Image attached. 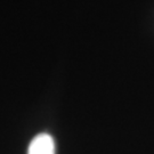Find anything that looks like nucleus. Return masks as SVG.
<instances>
[{
	"instance_id": "f257e3e1",
	"label": "nucleus",
	"mask_w": 154,
	"mask_h": 154,
	"mask_svg": "<svg viewBox=\"0 0 154 154\" xmlns=\"http://www.w3.org/2000/svg\"><path fill=\"white\" fill-rule=\"evenodd\" d=\"M28 154H55V142L49 134H39L31 140Z\"/></svg>"
}]
</instances>
